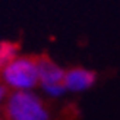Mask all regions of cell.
Returning <instances> with one entry per match:
<instances>
[{
  "label": "cell",
  "instance_id": "7",
  "mask_svg": "<svg viewBox=\"0 0 120 120\" xmlns=\"http://www.w3.org/2000/svg\"><path fill=\"white\" fill-rule=\"evenodd\" d=\"M10 89L4 85V83L0 81V110H2V107L4 109V104H6V101H8V97H9V92Z\"/></svg>",
  "mask_w": 120,
  "mask_h": 120
},
{
  "label": "cell",
  "instance_id": "3",
  "mask_svg": "<svg viewBox=\"0 0 120 120\" xmlns=\"http://www.w3.org/2000/svg\"><path fill=\"white\" fill-rule=\"evenodd\" d=\"M95 82H97V73L92 69L82 68V66H76V68H70L64 72L63 83L68 92H85L91 89Z\"/></svg>",
  "mask_w": 120,
  "mask_h": 120
},
{
  "label": "cell",
  "instance_id": "1",
  "mask_svg": "<svg viewBox=\"0 0 120 120\" xmlns=\"http://www.w3.org/2000/svg\"><path fill=\"white\" fill-rule=\"evenodd\" d=\"M0 81L10 91H34L40 85L37 57L19 54L3 69Z\"/></svg>",
  "mask_w": 120,
  "mask_h": 120
},
{
  "label": "cell",
  "instance_id": "5",
  "mask_svg": "<svg viewBox=\"0 0 120 120\" xmlns=\"http://www.w3.org/2000/svg\"><path fill=\"white\" fill-rule=\"evenodd\" d=\"M18 56H19V44L13 41H2L0 43V73Z\"/></svg>",
  "mask_w": 120,
  "mask_h": 120
},
{
  "label": "cell",
  "instance_id": "6",
  "mask_svg": "<svg viewBox=\"0 0 120 120\" xmlns=\"http://www.w3.org/2000/svg\"><path fill=\"white\" fill-rule=\"evenodd\" d=\"M41 91H43L47 97L50 98H60L68 92L64 83L63 82H59V83H49V85H41Z\"/></svg>",
  "mask_w": 120,
  "mask_h": 120
},
{
  "label": "cell",
  "instance_id": "4",
  "mask_svg": "<svg viewBox=\"0 0 120 120\" xmlns=\"http://www.w3.org/2000/svg\"><path fill=\"white\" fill-rule=\"evenodd\" d=\"M37 66H38V79H40L38 86L63 82L66 69H63L62 66L57 64L50 57H47V56L37 57Z\"/></svg>",
  "mask_w": 120,
  "mask_h": 120
},
{
  "label": "cell",
  "instance_id": "2",
  "mask_svg": "<svg viewBox=\"0 0 120 120\" xmlns=\"http://www.w3.org/2000/svg\"><path fill=\"white\" fill-rule=\"evenodd\" d=\"M9 120H50L43 98L34 91H12L4 104Z\"/></svg>",
  "mask_w": 120,
  "mask_h": 120
}]
</instances>
